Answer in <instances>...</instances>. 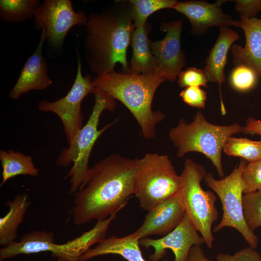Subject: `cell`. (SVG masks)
<instances>
[{
  "mask_svg": "<svg viewBox=\"0 0 261 261\" xmlns=\"http://www.w3.org/2000/svg\"><path fill=\"white\" fill-rule=\"evenodd\" d=\"M260 78L253 69L245 65H239L235 66L232 71L229 82L234 90L244 92L253 88Z\"/></svg>",
  "mask_w": 261,
  "mask_h": 261,
  "instance_id": "484cf974",
  "label": "cell"
},
{
  "mask_svg": "<svg viewBox=\"0 0 261 261\" xmlns=\"http://www.w3.org/2000/svg\"><path fill=\"white\" fill-rule=\"evenodd\" d=\"M30 199L26 193L20 194L5 205L9 211L0 218V245L3 247L15 242L17 229L23 222L24 215L30 205Z\"/></svg>",
  "mask_w": 261,
  "mask_h": 261,
  "instance_id": "44dd1931",
  "label": "cell"
},
{
  "mask_svg": "<svg viewBox=\"0 0 261 261\" xmlns=\"http://www.w3.org/2000/svg\"><path fill=\"white\" fill-rule=\"evenodd\" d=\"M77 70L74 83L65 96L54 102L44 100L38 103L42 112H51L60 118L68 144H71L83 127L84 116L81 103L89 93H94L96 87L90 74L82 73V64L78 51Z\"/></svg>",
  "mask_w": 261,
  "mask_h": 261,
  "instance_id": "9c48e42d",
  "label": "cell"
},
{
  "mask_svg": "<svg viewBox=\"0 0 261 261\" xmlns=\"http://www.w3.org/2000/svg\"><path fill=\"white\" fill-rule=\"evenodd\" d=\"M217 261H261V256L250 246L243 248L233 254L220 253L217 255Z\"/></svg>",
  "mask_w": 261,
  "mask_h": 261,
  "instance_id": "4dcf8cb0",
  "label": "cell"
},
{
  "mask_svg": "<svg viewBox=\"0 0 261 261\" xmlns=\"http://www.w3.org/2000/svg\"><path fill=\"white\" fill-rule=\"evenodd\" d=\"M244 133L246 134H257L261 136V120H257L252 117L247 119L244 127Z\"/></svg>",
  "mask_w": 261,
  "mask_h": 261,
  "instance_id": "d6a6232c",
  "label": "cell"
},
{
  "mask_svg": "<svg viewBox=\"0 0 261 261\" xmlns=\"http://www.w3.org/2000/svg\"><path fill=\"white\" fill-rule=\"evenodd\" d=\"M198 232L185 214L180 224L170 233L159 239L143 238L139 244L145 248H154V252L149 256L150 261H160L166 254L167 249L173 252L174 261H187L193 246L205 243Z\"/></svg>",
  "mask_w": 261,
  "mask_h": 261,
  "instance_id": "4fadbf2b",
  "label": "cell"
},
{
  "mask_svg": "<svg viewBox=\"0 0 261 261\" xmlns=\"http://www.w3.org/2000/svg\"><path fill=\"white\" fill-rule=\"evenodd\" d=\"M139 241L134 232L122 237L111 236L103 239L95 247L88 249L81 255L79 261L107 254L118 255L128 261H147L140 250Z\"/></svg>",
  "mask_w": 261,
  "mask_h": 261,
  "instance_id": "ffe728a7",
  "label": "cell"
},
{
  "mask_svg": "<svg viewBox=\"0 0 261 261\" xmlns=\"http://www.w3.org/2000/svg\"><path fill=\"white\" fill-rule=\"evenodd\" d=\"M0 161L2 167L0 187L8 180L17 175L37 177L39 174V170L30 155L13 150H0Z\"/></svg>",
  "mask_w": 261,
  "mask_h": 261,
  "instance_id": "7402d4cb",
  "label": "cell"
},
{
  "mask_svg": "<svg viewBox=\"0 0 261 261\" xmlns=\"http://www.w3.org/2000/svg\"><path fill=\"white\" fill-rule=\"evenodd\" d=\"M243 207L246 225L254 232L261 227V191L244 194Z\"/></svg>",
  "mask_w": 261,
  "mask_h": 261,
  "instance_id": "4316f807",
  "label": "cell"
},
{
  "mask_svg": "<svg viewBox=\"0 0 261 261\" xmlns=\"http://www.w3.org/2000/svg\"><path fill=\"white\" fill-rule=\"evenodd\" d=\"M187 261H214L206 257L200 245H194L190 249Z\"/></svg>",
  "mask_w": 261,
  "mask_h": 261,
  "instance_id": "836d02e7",
  "label": "cell"
},
{
  "mask_svg": "<svg viewBox=\"0 0 261 261\" xmlns=\"http://www.w3.org/2000/svg\"><path fill=\"white\" fill-rule=\"evenodd\" d=\"M86 60L96 76L115 71L116 63L129 73L127 52L135 29L129 0H117L100 13H92L86 25Z\"/></svg>",
  "mask_w": 261,
  "mask_h": 261,
  "instance_id": "7a4b0ae2",
  "label": "cell"
},
{
  "mask_svg": "<svg viewBox=\"0 0 261 261\" xmlns=\"http://www.w3.org/2000/svg\"><path fill=\"white\" fill-rule=\"evenodd\" d=\"M239 38L238 33L229 28L220 29L218 39L206 59L205 66L203 70L208 81L218 83L220 110L223 115L226 113L220 89L221 85L225 79L224 68L227 62L228 51Z\"/></svg>",
  "mask_w": 261,
  "mask_h": 261,
  "instance_id": "ac0fdd59",
  "label": "cell"
},
{
  "mask_svg": "<svg viewBox=\"0 0 261 261\" xmlns=\"http://www.w3.org/2000/svg\"><path fill=\"white\" fill-rule=\"evenodd\" d=\"M207 92L200 87L185 88L179 94L183 102L190 106L198 109L205 107Z\"/></svg>",
  "mask_w": 261,
  "mask_h": 261,
  "instance_id": "f546056e",
  "label": "cell"
},
{
  "mask_svg": "<svg viewBox=\"0 0 261 261\" xmlns=\"http://www.w3.org/2000/svg\"><path fill=\"white\" fill-rule=\"evenodd\" d=\"M160 29L166 32L164 38L160 41H149L150 46L160 70L167 80H176L186 64L185 54L181 48V20L162 23Z\"/></svg>",
  "mask_w": 261,
  "mask_h": 261,
  "instance_id": "8fae6325",
  "label": "cell"
},
{
  "mask_svg": "<svg viewBox=\"0 0 261 261\" xmlns=\"http://www.w3.org/2000/svg\"><path fill=\"white\" fill-rule=\"evenodd\" d=\"M206 174L203 166L186 159L180 175L182 184L177 194L186 215L207 247L211 248L214 241L212 226L218 219V212L215 206V194L204 190L201 186Z\"/></svg>",
  "mask_w": 261,
  "mask_h": 261,
  "instance_id": "8992f818",
  "label": "cell"
},
{
  "mask_svg": "<svg viewBox=\"0 0 261 261\" xmlns=\"http://www.w3.org/2000/svg\"><path fill=\"white\" fill-rule=\"evenodd\" d=\"M136 163L137 159L112 154L90 168L86 184L73 195L74 223L102 220L122 209L134 194Z\"/></svg>",
  "mask_w": 261,
  "mask_h": 261,
  "instance_id": "6da1fadb",
  "label": "cell"
},
{
  "mask_svg": "<svg viewBox=\"0 0 261 261\" xmlns=\"http://www.w3.org/2000/svg\"><path fill=\"white\" fill-rule=\"evenodd\" d=\"M167 80L164 75H149L117 72L96 76L95 87L114 100L122 103L139 124L144 137L151 139L156 135V126L165 118L160 111H154L152 103L158 87Z\"/></svg>",
  "mask_w": 261,
  "mask_h": 261,
  "instance_id": "3957f363",
  "label": "cell"
},
{
  "mask_svg": "<svg viewBox=\"0 0 261 261\" xmlns=\"http://www.w3.org/2000/svg\"><path fill=\"white\" fill-rule=\"evenodd\" d=\"M208 82L204 71L194 67L187 68L178 77V84L181 88L192 86L206 87Z\"/></svg>",
  "mask_w": 261,
  "mask_h": 261,
  "instance_id": "f1b7e54d",
  "label": "cell"
},
{
  "mask_svg": "<svg viewBox=\"0 0 261 261\" xmlns=\"http://www.w3.org/2000/svg\"><path fill=\"white\" fill-rule=\"evenodd\" d=\"M111 223L109 220L97 221L95 226L75 238L63 244L54 242L52 232L41 231L37 244L40 252L49 251L58 261H79L80 257L90 247L105 238Z\"/></svg>",
  "mask_w": 261,
  "mask_h": 261,
  "instance_id": "7c38bea8",
  "label": "cell"
},
{
  "mask_svg": "<svg viewBox=\"0 0 261 261\" xmlns=\"http://www.w3.org/2000/svg\"><path fill=\"white\" fill-rule=\"evenodd\" d=\"M38 45L34 53L25 63L14 86L9 92L13 100L31 90H44L53 83L47 74V62L43 57L42 50L46 41V34L42 29Z\"/></svg>",
  "mask_w": 261,
  "mask_h": 261,
  "instance_id": "2e32d148",
  "label": "cell"
},
{
  "mask_svg": "<svg viewBox=\"0 0 261 261\" xmlns=\"http://www.w3.org/2000/svg\"><path fill=\"white\" fill-rule=\"evenodd\" d=\"M39 0H0V18L8 22H17L31 18L40 5Z\"/></svg>",
  "mask_w": 261,
  "mask_h": 261,
  "instance_id": "603a6c76",
  "label": "cell"
},
{
  "mask_svg": "<svg viewBox=\"0 0 261 261\" xmlns=\"http://www.w3.org/2000/svg\"><path fill=\"white\" fill-rule=\"evenodd\" d=\"M223 151L229 156L241 157L248 163L254 162L261 159V140L231 137L225 142Z\"/></svg>",
  "mask_w": 261,
  "mask_h": 261,
  "instance_id": "cb8c5ba5",
  "label": "cell"
},
{
  "mask_svg": "<svg viewBox=\"0 0 261 261\" xmlns=\"http://www.w3.org/2000/svg\"><path fill=\"white\" fill-rule=\"evenodd\" d=\"M35 28L44 29L46 41L55 48H61L69 30L76 25H86L88 17L82 10L75 12L70 0H45L34 15Z\"/></svg>",
  "mask_w": 261,
  "mask_h": 261,
  "instance_id": "30bf717a",
  "label": "cell"
},
{
  "mask_svg": "<svg viewBox=\"0 0 261 261\" xmlns=\"http://www.w3.org/2000/svg\"><path fill=\"white\" fill-rule=\"evenodd\" d=\"M239 16L237 27L244 31L246 43L244 47L235 44L231 47L233 63L235 66L246 65L261 77V17L248 18Z\"/></svg>",
  "mask_w": 261,
  "mask_h": 261,
  "instance_id": "e0dca14e",
  "label": "cell"
},
{
  "mask_svg": "<svg viewBox=\"0 0 261 261\" xmlns=\"http://www.w3.org/2000/svg\"><path fill=\"white\" fill-rule=\"evenodd\" d=\"M244 129L238 123L229 126L211 124L198 111L190 123L181 119L177 126L170 130L169 137L177 149L178 157L190 152L202 153L211 161L218 176L224 177L221 163L224 145L232 135L244 132Z\"/></svg>",
  "mask_w": 261,
  "mask_h": 261,
  "instance_id": "5b68a950",
  "label": "cell"
},
{
  "mask_svg": "<svg viewBox=\"0 0 261 261\" xmlns=\"http://www.w3.org/2000/svg\"><path fill=\"white\" fill-rule=\"evenodd\" d=\"M244 193L261 191V159L247 163L242 174Z\"/></svg>",
  "mask_w": 261,
  "mask_h": 261,
  "instance_id": "83f0119b",
  "label": "cell"
},
{
  "mask_svg": "<svg viewBox=\"0 0 261 261\" xmlns=\"http://www.w3.org/2000/svg\"><path fill=\"white\" fill-rule=\"evenodd\" d=\"M185 214L177 193L147 211L142 225L134 233L140 240L152 235L165 236L180 224Z\"/></svg>",
  "mask_w": 261,
  "mask_h": 261,
  "instance_id": "9a60e30c",
  "label": "cell"
},
{
  "mask_svg": "<svg viewBox=\"0 0 261 261\" xmlns=\"http://www.w3.org/2000/svg\"><path fill=\"white\" fill-rule=\"evenodd\" d=\"M235 8L240 15L248 18L255 17L261 11V0H236Z\"/></svg>",
  "mask_w": 261,
  "mask_h": 261,
  "instance_id": "1f68e13d",
  "label": "cell"
},
{
  "mask_svg": "<svg viewBox=\"0 0 261 261\" xmlns=\"http://www.w3.org/2000/svg\"><path fill=\"white\" fill-rule=\"evenodd\" d=\"M135 178L134 194L147 211L176 194L182 184L167 154L147 153L137 159Z\"/></svg>",
  "mask_w": 261,
  "mask_h": 261,
  "instance_id": "52a82bcc",
  "label": "cell"
},
{
  "mask_svg": "<svg viewBox=\"0 0 261 261\" xmlns=\"http://www.w3.org/2000/svg\"><path fill=\"white\" fill-rule=\"evenodd\" d=\"M94 104L87 121L77 133L69 146L62 149L56 159V164L60 167H72L66 177L70 178V193L74 195L86 184L90 168L89 159L93 147L99 137L117 119L101 129L98 125L101 114L105 110L113 111L115 100L105 92L96 87L94 93Z\"/></svg>",
  "mask_w": 261,
  "mask_h": 261,
  "instance_id": "277c9868",
  "label": "cell"
},
{
  "mask_svg": "<svg viewBox=\"0 0 261 261\" xmlns=\"http://www.w3.org/2000/svg\"><path fill=\"white\" fill-rule=\"evenodd\" d=\"M129 1L135 29L145 24L152 14L163 9H174L178 2L175 0H130Z\"/></svg>",
  "mask_w": 261,
  "mask_h": 261,
  "instance_id": "d4e9b609",
  "label": "cell"
},
{
  "mask_svg": "<svg viewBox=\"0 0 261 261\" xmlns=\"http://www.w3.org/2000/svg\"><path fill=\"white\" fill-rule=\"evenodd\" d=\"M225 1L218 0L214 3L203 0L178 2L174 9L188 19L193 34L200 35L212 27L219 29L229 26L237 27V20L223 12L221 6Z\"/></svg>",
  "mask_w": 261,
  "mask_h": 261,
  "instance_id": "5bb4252c",
  "label": "cell"
},
{
  "mask_svg": "<svg viewBox=\"0 0 261 261\" xmlns=\"http://www.w3.org/2000/svg\"><path fill=\"white\" fill-rule=\"evenodd\" d=\"M149 30L150 25L146 22L135 29L132 33L130 43L132 55L129 64V73L163 75L150 46L148 37Z\"/></svg>",
  "mask_w": 261,
  "mask_h": 261,
  "instance_id": "d6986e66",
  "label": "cell"
},
{
  "mask_svg": "<svg viewBox=\"0 0 261 261\" xmlns=\"http://www.w3.org/2000/svg\"><path fill=\"white\" fill-rule=\"evenodd\" d=\"M246 164V160H241L238 166L228 176L218 180L209 173L203 179L219 197L222 204V218L213 232H218L227 227L232 228L240 233L249 246L256 249L259 238L247 226L243 207L244 185L242 174Z\"/></svg>",
  "mask_w": 261,
  "mask_h": 261,
  "instance_id": "ba28073f",
  "label": "cell"
}]
</instances>
